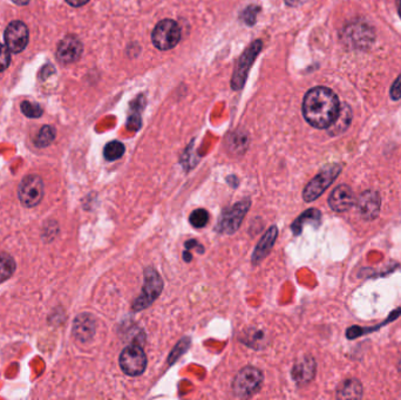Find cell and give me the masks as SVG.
<instances>
[{
    "label": "cell",
    "instance_id": "cell-1",
    "mask_svg": "<svg viewBox=\"0 0 401 400\" xmlns=\"http://www.w3.org/2000/svg\"><path fill=\"white\" fill-rule=\"evenodd\" d=\"M340 105L333 90L326 87L310 90L303 100V115L311 126L329 128L339 114Z\"/></svg>",
    "mask_w": 401,
    "mask_h": 400
},
{
    "label": "cell",
    "instance_id": "cell-2",
    "mask_svg": "<svg viewBox=\"0 0 401 400\" xmlns=\"http://www.w3.org/2000/svg\"><path fill=\"white\" fill-rule=\"evenodd\" d=\"M163 289V281L156 270L147 268L144 270V284L142 293L133 304V310L147 309L154 302Z\"/></svg>",
    "mask_w": 401,
    "mask_h": 400
},
{
    "label": "cell",
    "instance_id": "cell-3",
    "mask_svg": "<svg viewBox=\"0 0 401 400\" xmlns=\"http://www.w3.org/2000/svg\"><path fill=\"white\" fill-rule=\"evenodd\" d=\"M181 39V28L176 21L165 19L155 26L151 40L155 47L161 51H169L178 45Z\"/></svg>",
    "mask_w": 401,
    "mask_h": 400
},
{
    "label": "cell",
    "instance_id": "cell-4",
    "mask_svg": "<svg viewBox=\"0 0 401 400\" xmlns=\"http://www.w3.org/2000/svg\"><path fill=\"white\" fill-rule=\"evenodd\" d=\"M263 383V375L254 366H245L237 373L233 383V394L238 397H249L256 394Z\"/></svg>",
    "mask_w": 401,
    "mask_h": 400
},
{
    "label": "cell",
    "instance_id": "cell-5",
    "mask_svg": "<svg viewBox=\"0 0 401 400\" xmlns=\"http://www.w3.org/2000/svg\"><path fill=\"white\" fill-rule=\"evenodd\" d=\"M342 167L338 165L327 167L322 172H319L315 179L310 181L309 184L306 187V189L303 192V197L306 202H312L317 200L331 184L333 181L339 175Z\"/></svg>",
    "mask_w": 401,
    "mask_h": 400
},
{
    "label": "cell",
    "instance_id": "cell-6",
    "mask_svg": "<svg viewBox=\"0 0 401 400\" xmlns=\"http://www.w3.org/2000/svg\"><path fill=\"white\" fill-rule=\"evenodd\" d=\"M120 366L128 376H140L147 367V355L140 346L131 345L121 353Z\"/></svg>",
    "mask_w": 401,
    "mask_h": 400
},
{
    "label": "cell",
    "instance_id": "cell-7",
    "mask_svg": "<svg viewBox=\"0 0 401 400\" xmlns=\"http://www.w3.org/2000/svg\"><path fill=\"white\" fill-rule=\"evenodd\" d=\"M18 195L25 207L38 206L44 197V182L38 175H28L21 181Z\"/></svg>",
    "mask_w": 401,
    "mask_h": 400
},
{
    "label": "cell",
    "instance_id": "cell-8",
    "mask_svg": "<svg viewBox=\"0 0 401 400\" xmlns=\"http://www.w3.org/2000/svg\"><path fill=\"white\" fill-rule=\"evenodd\" d=\"M262 46H263V44H262L261 40L254 42L240 57L238 64H237L236 71L233 73V83H231L233 90H240L244 86L245 80H247L248 72L261 52Z\"/></svg>",
    "mask_w": 401,
    "mask_h": 400
},
{
    "label": "cell",
    "instance_id": "cell-9",
    "mask_svg": "<svg viewBox=\"0 0 401 400\" xmlns=\"http://www.w3.org/2000/svg\"><path fill=\"white\" fill-rule=\"evenodd\" d=\"M250 208V201L243 200L230 208L229 211L223 213L222 218L217 225V230L224 234H233L240 228L244 216Z\"/></svg>",
    "mask_w": 401,
    "mask_h": 400
},
{
    "label": "cell",
    "instance_id": "cell-10",
    "mask_svg": "<svg viewBox=\"0 0 401 400\" xmlns=\"http://www.w3.org/2000/svg\"><path fill=\"white\" fill-rule=\"evenodd\" d=\"M5 44L10 52L19 53L24 51L28 44V30L23 21L14 20L5 30Z\"/></svg>",
    "mask_w": 401,
    "mask_h": 400
},
{
    "label": "cell",
    "instance_id": "cell-11",
    "mask_svg": "<svg viewBox=\"0 0 401 400\" xmlns=\"http://www.w3.org/2000/svg\"><path fill=\"white\" fill-rule=\"evenodd\" d=\"M380 196L377 192L367 190L361 194L358 200H356V207L359 211L360 216L367 221L377 218L380 211Z\"/></svg>",
    "mask_w": 401,
    "mask_h": 400
},
{
    "label": "cell",
    "instance_id": "cell-12",
    "mask_svg": "<svg viewBox=\"0 0 401 400\" xmlns=\"http://www.w3.org/2000/svg\"><path fill=\"white\" fill-rule=\"evenodd\" d=\"M83 44L74 35L62 39L57 49V58L62 64H72L83 54Z\"/></svg>",
    "mask_w": 401,
    "mask_h": 400
},
{
    "label": "cell",
    "instance_id": "cell-13",
    "mask_svg": "<svg viewBox=\"0 0 401 400\" xmlns=\"http://www.w3.org/2000/svg\"><path fill=\"white\" fill-rule=\"evenodd\" d=\"M354 204H356V197L354 192L347 184L337 187L329 197L330 207L338 213L349 211Z\"/></svg>",
    "mask_w": 401,
    "mask_h": 400
},
{
    "label": "cell",
    "instance_id": "cell-14",
    "mask_svg": "<svg viewBox=\"0 0 401 400\" xmlns=\"http://www.w3.org/2000/svg\"><path fill=\"white\" fill-rule=\"evenodd\" d=\"M278 229L274 225L265 233V236L261 238V241L258 242V245L255 248L254 254H252V263L254 264L261 262L262 259H265L270 254L271 249L274 248V243H276Z\"/></svg>",
    "mask_w": 401,
    "mask_h": 400
},
{
    "label": "cell",
    "instance_id": "cell-15",
    "mask_svg": "<svg viewBox=\"0 0 401 400\" xmlns=\"http://www.w3.org/2000/svg\"><path fill=\"white\" fill-rule=\"evenodd\" d=\"M73 332L80 342H88L95 334V321L91 314H80L74 321Z\"/></svg>",
    "mask_w": 401,
    "mask_h": 400
},
{
    "label": "cell",
    "instance_id": "cell-16",
    "mask_svg": "<svg viewBox=\"0 0 401 400\" xmlns=\"http://www.w3.org/2000/svg\"><path fill=\"white\" fill-rule=\"evenodd\" d=\"M315 360L311 358H304L294 366L292 376L297 383H309L315 376Z\"/></svg>",
    "mask_w": 401,
    "mask_h": 400
},
{
    "label": "cell",
    "instance_id": "cell-17",
    "mask_svg": "<svg viewBox=\"0 0 401 400\" xmlns=\"http://www.w3.org/2000/svg\"><path fill=\"white\" fill-rule=\"evenodd\" d=\"M320 213L317 209H309L306 211L304 214L301 215L292 225L291 229L294 231V234L298 235L302 233L304 225H319L320 222Z\"/></svg>",
    "mask_w": 401,
    "mask_h": 400
},
{
    "label": "cell",
    "instance_id": "cell-18",
    "mask_svg": "<svg viewBox=\"0 0 401 400\" xmlns=\"http://www.w3.org/2000/svg\"><path fill=\"white\" fill-rule=\"evenodd\" d=\"M338 398L342 399H358L363 396V387L359 380H349L339 387Z\"/></svg>",
    "mask_w": 401,
    "mask_h": 400
},
{
    "label": "cell",
    "instance_id": "cell-19",
    "mask_svg": "<svg viewBox=\"0 0 401 400\" xmlns=\"http://www.w3.org/2000/svg\"><path fill=\"white\" fill-rule=\"evenodd\" d=\"M351 119H352V113H351L350 108L347 107V106L340 107L339 114H338L335 122L329 128H332V133H335V134L342 133V131H345L349 127Z\"/></svg>",
    "mask_w": 401,
    "mask_h": 400
},
{
    "label": "cell",
    "instance_id": "cell-20",
    "mask_svg": "<svg viewBox=\"0 0 401 400\" xmlns=\"http://www.w3.org/2000/svg\"><path fill=\"white\" fill-rule=\"evenodd\" d=\"M16 270L14 259L7 254H0V283L8 280Z\"/></svg>",
    "mask_w": 401,
    "mask_h": 400
},
{
    "label": "cell",
    "instance_id": "cell-21",
    "mask_svg": "<svg viewBox=\"0 0 401 400\" xmlns=\"http://www.w3.org/2000/svg\"><path fill=\"white\" fill-rule=\"evenodd\" d=\"M55 139V129L52 126H44V127L39 131L37 138H35V143L39 148H45L47 146L51 145L52 142L54 141Z\"/></svg>",
    "mask_w": 401,
    "mask_h": 400
},
{
    "label": "cell",
    "instance_id": "cell-22",
    "mask_svg": "<svg viewBox=\"0 0 401 400\" xmlns=\"http://www.w3.org/2000/svg\"><path fill=\"white\" fill-rule=\"evenodd\" d=\"M124 151L126 149H124V143H121L120 141H112L107 143L105 151H103V155L108 161H115V160L122 158Z\"/></svg>",
    "mask_w": 401,
    "mask_h": 400
},
{
    "label": "cell",
    "instance_id": "cell-23",
    "mask_svg": "<svg viewBox=\"0 0 401 400\" xmlns=\"http://www.w3.org/2000/svg\"><path fill=\"white\" fill-rule=\"evenodd\" d=\"M189 221L194 228H203L209 221V214L206 209H196L190 215Z\"/></svg>",
    "mask_w": 401,
    "mask_h": 400
},
{
    "label": "cell",
    "instance_id": "cell-24",
    "mask_svg": "<svg viewBox=\"0 0 401 400\" xmlns=\"http://www.w3.org/2000/svg\"><path fill=\"white\" fill-rule=\"evenodd\" d=\"M21 111H23V113H24L26 117H32V119L40 117L42 113H44L42 107H40L38 104H33V102H30V101L23 102V105H21Z\"/></svg>",
    "mask_w": 401,
    "mask_h": 400
},
{
    "label": "cell",
    "instance_id": "cell-25",
    "mask_svg": "<svg viewBox=\"0 0 401 400\" xmlns=\"http://www.w3.org/2000/svg\"><path fill=\"white\" fill-rule=\"evenodd\" d=\"M11 64L10 49L0 44V72L8 69Z\"/></svg>",
    "mask_w": 401,
    "mask_h": 400
},
{
    "label": "cell",
    "instance_id": "cell-26",
    "mask_svg": "<svg viewBox=\"0 0 401 400\" xmlns=\"http://www.w3.org/2000/svg\"><path fill=\"white\" fill-rule=\"evenodd\" d=\"M391 98L393 100L401 99V74L391 87Z\"/></svg>",
    "mask_w": 401,
    "mask_h": 400
},
{
    "label": "cell",
    "instance_id": "cell-27",
    "mask_svg": "<svg viewBox=\"0 0 401 400\" xmlns=\"http://www.w3.org/2000/svg\"><path fill=\"white\" fill-rule=\"evenodd\" d=\"M73 7H80L86 5L89 0H66Z\"/></svg>",
    "mask_w": 401,
    "mask_h": 400
},
{
    "label": "cell",
    "instance_id": "cell-28",
    "mask_svg": "<svg viewBox=\"0 0 401 400\" xmlns=\"http://www.w3.org/2000/svg\"><path fill=\"white\" fill-rule=\"evenodd\" d=\"M185 248H187V250H190V249L192 250L194 248L202 249V245H199L195 240H190L185 243Z\"/></svg>",
    "mask_w": 401,
    "mask_h": 400
},
{
    "label": "cell",
    "instance_id": "cell-29",
    "mask_svg": "<svg viewBox=\"0 0 401 400\" xmlns=\"http://www.w3.org/2000/svg\"><path fill=\"white\" fill-rule=\"evenodd\" d=\"M14 4H17V5H28L31 0H13Z\"/></svg>",
    "mask_w": 401,
    "mask_h": 400
},
{
    "label": "cell",
    "instance_id": "cell-30",
    "mask_svg": "<svg viewBox=\"0 0 401 400\" xmlns=\"http://www.w3.org/2000/svg\"><path fill=\"white\" fill-rule=\"evenodd\" d=\"M397 6H398L399 14L401 17V0H397Z\"/></svg>",
    "mask_w": 401,
    "mask_h": 400
}]
</instances>
